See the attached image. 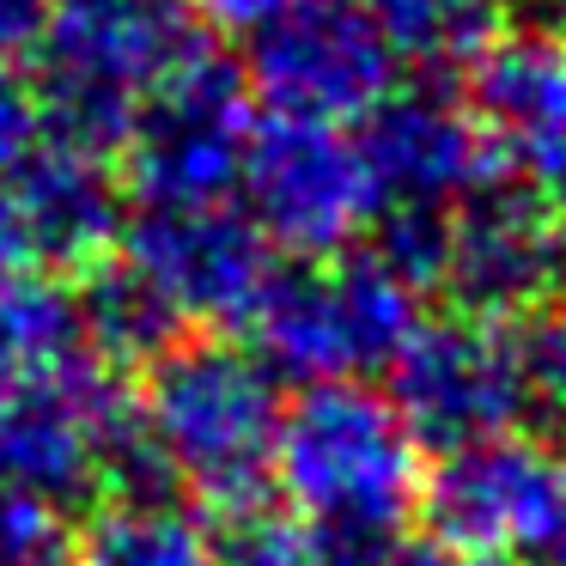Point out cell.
I'll return each instance as SVG.
<instances>
[{
  "mask_svg": "<svg viewBox=\"0 0 566 566\" xmlns=\"http://www.w3.org/2000/svg\"><path fill=\"white\" fill-rule=\"evenodd\" d=\"M402 62L359 0H298L293 13L244 38V80L262 116L359 128L396 92Z\"/></svg>",
  "mask_w": 566,
  "mask_h": 566,
  "instance_id": "11",
  "label": "cell"
},
{
  "mask_svg": "<svg viewBox=\"0 0 566 566\" xmlns=\"http://www.w3.org/2000/svg\"><path fill=\"white\" fill-rule=\"evenodd\" d=\"M50 13H55V0H0V55L7 62H25L38 50Z\"/></svg>",
  "mask_w": 566,
  "mask_h": 566,
  "instance_id": "24",
  "label": "cell"
},
{
  "mask_svg": "<svg viewBox=\"0 0 566 566\" xmlns=\"http://www.w3.org/2000/svg\"><path fill=\"white\" fill-rule=\"evenodd\" d=\"M274 488L311 530L396 542L420 512L427 444L378 384H311L286 402Z\"/></svg>",
  "mask_w": 566,
  "mask_h": 566,
  "instance_id": "2",
  "label": "cell"
},
{
  "mask_svg": "<svg viewBox=\"0 0 566 566\" xmlns=\"http://www.w3.org/2000/svg\"><path fill=\"white\" fill-rule=\"evenodd\" d=\"M560 281H566V244L554 232V220L505 165H493L444 220L432 286L451 298V311L524 317V311L554 305Z\"/></svg>",
  "mask_w": 566,
  "mask_h": 566,
  "instance_id": "13",
  "label": "cell"
},
{
  "mask_svg": "<svg viewBox=\"0 0 566 566\" xmlns=\"http://www.w3.org/2000/svg\"><path fill=\"white\" fill-rule=\"evenodd\" d=\"M201 31L189 0H55L31 50L50 128L111 153L140 104L208 50Z\"/></svg>",
  "mask_w": 566,
  "mask_h": 566,
  "instance_id": "5",
  "label": "cell"
},
{
  "mask_svg": "<svg viewBox=\"0 0 566 566\" xmlns=\"http://www.w3.org/2000/svg\"><path fill=\"white\" fill-rule=\"evenodd\" d=\"M135 415L165 493L232 524L262 512L286 427V378L256 354V342L220 329L171 342L140 371Z\"/></svg>",
  "mask_w": 566,
  "mask_h": 566,
  "instance_id": "1",
  "label": "cell"
},
{
  "mask_svg": "<svg viewBox=\"0 0 566 566\" xmlns=\"http://www.w3.org/2000/svg\"><path fill=\"white\" fill-rule=\"evenodd\" d=\"M86 354L74 286L43 269H0V396Z\"/></svg>",
  "mask_w": 566,
  "mask_h": 566,
  "instance_id": "19",
  "label": "cell"
},
{
  "mask_svg": "<svg viewBox=\"0 0 566 566\" xmlns=\"http://www.w3.org/2000/svg\"><path fill=\"white\" fill-rule=\"evenodd\" d=\"M201 25L213 31H238V38H256L262 25H274L281 13H293L298 0H189Z\"/></svg>",
  "mask_w": 566,
  "mask_h": 566,
  "instance_id": "23",
  "label": "cell"
},
{
  "mask_svg": "<svg viewBox=\"0 0 566 566\" xmlns=\"http://www.w3.org/2000/svg\"><path fill=\"white\" fill-rule=\"evenodd\" d=\"M390 566H505V560H488V554L451 548V542H415V548H396Z\"/></svg>",
  "mask_w": 566,
  "mask_h": 566,
  "instance_id": "25",
  "label": "cell"
},
{
  "mask_svg": "<svg viewBox=\"0 0 566 566\" xmlns=\"http://www.w3.org/2000/svg\"><path fill=\"white\" fill-rule=\"evenodd\" d=\"M390 402L427 451L524 432L512 317H475V311L427 317L390 366Z\"/></svg>",
  "mask_w": 566,
  "mask_h": 566,
  "instance_id": "12",
  "label": "cell"
},
{
  "mask_svg": "<svg viewBox=\"0 0 566 566\" xmlns=\"http://www.w3.org/2000/svg\"><path fill=\"white\" fill-rule=\"evenodd\" d=\"M427 323V286L396 269L378 244H354L335 256L281 262L269 281L250 342L293 384H371L402 359Z\"/></svg>",
  "mask_w": 566,
  "mask_h": 566,
  "instance_id": "3",
  "label": "cell"
},
{
  "mask_svg": "<svg viewBox=\"0 0 566 566\" xmlns=\"http://www.w3.org/2000/svg\"><path fill=\"white\" fill-rule=\"evenodd\" d=\"M420 517L432 542L505 566H566V457L536 432H500L427 463Z\"/></svg>",
  "mask_w": 566,
  "mask_h": 566,
  "instance_id": "7",
  "label": "cell"
},
{
  "mask_svg": "<svg viewBox=\"0 0 566 566\" xmlns=\"http://www.w3.org/2000/svg\"><path fill=\"white\" fill-rule=\"evenodd\" d=\"M517 384H524V432H566V305L512 317Z\"/></svg>",
  "mask_w": 566,
  "mask_h": 566,
  "instance_id": "20",
  "label": "cell"
},
{
  "mask_svg": "<svg viewBox=\"0 0 566 566\" xmlns=\"http://www.w3.org/2000/svg\"><path fill=\"white\" fill-rule=\"evenodd\" d=\"M0 493L43 500L55 512L86 493H165L140 439L135 390L111 371V359L74 354L0 396Z\"/></svg>",
  "mask_w": 566,
  "mask_h": 566,
  "instance_id": "4",
  "label": "cell"
},
{
  "mask_svg": "<svg viewBox=\"0 0 566 566\" xmlns=\"http://www.w3.org/2000/svg\"><path fill=\"white\" fill-rule=\"evenodd\" d=\"M542 13H548V19H554V31L566 38V0H542Z\"/></svg>",
  "mask_w": 566,
  "mask_h": 566,
  "instance_id": "26",
  "label": "cell"
},
{
  "mask_svg": "<svg viewBox=\"0 0 566 566\" xmlns=\"http://www.w3.org/2000/svg\"><path fill=\"white\" fill-rule=\"evenodd\" d=\"M74 566H232L226 536L177 493L104 500L74 536Z\"/></svg>",
  "mask_w": 566,
  "mask_h": 566,
  "instance_id": "16",
  "label": "cell"
},
{
  "mask_svg": "<svg viewBox=\"0 0 566 566\" xmlns=\"http://www.w3.org/2000/svg\"><path fill=\"white\" fill-rule=\"evenodd\" d=\"M402 67L463 74L505 38V0H359Z\"/></svg>",
  "mask_w": 566,
  "mask_h": 566,
  "instance_id": "17",
  "label": "cell"
},
{
  "mask_svg": "<svg viewBox=\"0 0 566 566\" xmlns=\"http://www.w3.org/2000/svg\"><path fill=\"white\" fill-rule=\"evenodd\" d=\"M0 566H74V536L43 500L0 493Z\"/></svg>",
  "mask_w": 566,
  "mask_h": 566,
  "instance_id": "21",
  "label": "cell"
},
{
  "mask_svg": "<svg viewBox=\"0 0 566 566\" xmlns=\"http://www.w3.org/2000/svg\"><path fill=\"white\" fill-rule=\"evenodd\" d=\"M354 135L371 184V244L420 286H432V256L451 208L500 165L475 111L469 98L427 80L396 86Z\"/></svg>",
  "mask_w": 566,
  "mask_h": 566,
  "instance_id": "6",
  "label": "cell"
},
{
  "mask_svg": "<svg viewBox=\"0 0 566 566\" xmlns=\"http://www.w3.org/2000/svg\"><path fill=\"white\" fill-rule=\"evenodd\" d=\"M238 201L281 256L311 262L354 250L371 232V184L354 128L262 116L244 153Z\"/></svg>",
  "mask_w": 566,
  "mask_h": 566,
  "instance_id": "10",
  "label": "cell"
},
{
  "mask_svg": "<svg viewBox=\"0 0 566 566\" xmlns=\"http://www.w3.org/2000/svg\"><path fill=\"white\" fill-rule=\"evenodd\" d=\"M50 135L55 128H50V111H43V92H38V80H31V67L0 55V184H7Z\"/></svg>",
  "mask_w": 566,
  "mask_h": 566,
  "instance_id": "22",
  "label": "cell"
},
{
  "mask_svg": "<svg viewBox=\"0 0 566 566\" xmlns=\"http://www.w3.org/2000/svg\"><path fill=\"white\" fill-rule=\"evenodd\" d=\"M250 135H256V98H250L244 67L201 50L140 104L128 135L116 140L123 196L135 208L238 201Z\"/></svg>",
  "mask_w": 566,
  "mask_h": 566,
  "instance_id": "8",
  "label": "cell"
},
{
  "mask_svg": "<svg viewBox=\"0 0 566 566\" xmlns=\"http://www.w3.org/2000/svg\"><path fill=\"white\" fill-rule=\"evenodd\" d=\"M74 305H80V335H86V354L98 359H128V366H147L159 359L171 342H184V323L171 317L159 293L140 281V269H128L123 256H104L98 269L80 274L74 286Z\"/></svg>",
  "mask_w": 566,
  "mask_h": 566,
  "instance_id": "18",
  "label": "cell"
},
{
  "mask_svg": "<svg viewBox=\"0 0 566 566\" xmlns=\"http://www.w3.org/2000/svg\"><path fill=\"white\" fill-rule=\"evenodd\" d=\"M116 256L140 269V281L171 305L189 335L250 329L269 281L281 274V250L262 238L244 201H196V208H135L123 220Z\"/></svg>",
  "mask_w": 566,
  "mask_h": 566,
  "instance_id": "9",
  "label": "cell"
},
{
  "mask_svg": "<svg viewBox=\"0 0 566 566\" xmlns=\"http://www.w3.org/2000/svg\"><path fill=\"white\" fill-rule=\"evenodd\" d=\"M13 220H19V244H25V269H98L116 250L128 220V196L123 177L111 171L98 147H80L67 135H50L13 177Z\"/></svg>",
  "mask_w": 566,
  "mask_h": 566,
  "instance_id": "15",
  "label": "cell"
},
{
  "mask_svg": "<svg viewBox=\"0 0 566 566\" xmlns=\"http://www.w3.org/2000/svg\"><path fill=\"white\" fill-rule=\"evenodd\" d=\"M469 111L493 159L542 201L566 244V38L560 31H505L469 67Z\"/></svg>",
  "mask_w": 566,
  "mask_h": 566,
  "instance_id": "14",
  "label": "cell"
}]
</instances>
